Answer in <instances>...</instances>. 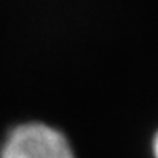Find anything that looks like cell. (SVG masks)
<instances>
[{"label": "cell", "instance_id": "obj_2", "mask_svg": "<svg viewBox=\"0 0 158 158\" xmlns=\"http://www.w3.org/2000/svg\"><path fill=\"white\" fill-rule=\"evenodd\" d=\"M150 156L158 158V129L153 132L152 139H150Z\"/></svg>", "mask_w": 158, "mask_h": 158}, {"label": "cell", "instance_id": "obj_1", "mask_svg": "<svg viewBox=\"0 0 158 158\" xmlns=\"http://www.w3.org/2000/svg\"><path fill=\"white\" fill-rule=\"evenodd\" d=\"M0 158H77L73 142L60 127L40 119L11 126L0 143Z\"/></svg>", "mask_w": 158, "mask_h": 158}]
</instances>
